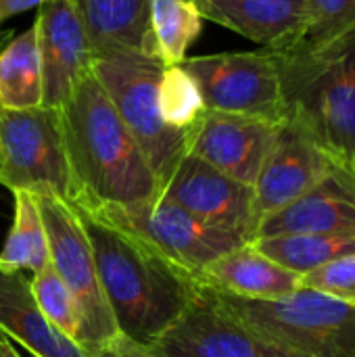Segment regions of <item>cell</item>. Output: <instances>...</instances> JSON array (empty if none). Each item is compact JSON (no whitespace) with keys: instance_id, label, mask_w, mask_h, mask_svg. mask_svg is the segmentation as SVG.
Wrapping results in <instances>:
<instances>
[{"instance_id":"24","label":"cell","mask_w":355,"mask_h":357,"mask_svg":"<svg viewBox=\"0 0 355 357\" xmlns=\"http://www.w3.org/2000/svg\"><path fill=\"white\" fill-rule=\"evenodd\" d=\"M159 105L163 119L172 128L188 132L192 136L207 113L195 79L186 73L182 65L163 67L159 84Z\"/></svg>"},{"instance_id":"10","label":"cell","mask_w":355,"mask_h":357,"mask_svg":"<svg viewBox=\"0 0 355 357\" xmlns=\"http://www.w3.org/2000/svg\"><path fill=\"white\" fill-rule=\"evenodd\" d=\"M151 349L159 357H295L228 312L203 282Z\"/></svg>"},{"instance_id":"30","label":"cell","mask_w":355,"mask_h":357,"mask_svg":"<svg viewBox=\"0 0 355 357\" xmlns=\"http://www.w3.org/2000/svg\"><path fill=\"white\" fill-rule=\"evenodd\" d=\"M0 357H21L19 354H17V349H15L13 341H10V339H6L2 333H0Z\"/></svg>"},{"instance_id":"4","label":"cell","mask_w":355,"mask_h":357,"mask_svg":"<svg viewBox=\"0 0 355 357\" xmlns=\"http://www.w3.org/2000/svg\"><path fill=\"white\" fill-rule=\"evenodd\" d=\"M163 67L157 56L126 50L96 52L92 63L94 79L138 142L161 192L192 142V134L176 130L163 119L159 105Z\"/></svg>"},{"instance_id":"21","label":"cell","mask_w":355,"mask_h":357,"mask_svg":"<svg viewBox=\"0 0 355 357\" xmlns=\"http://www.w3.org/2000/svg\"><path fill=\"white\" fill-rule=\"evenodd\" d=\"M253 245L282 268L305 276L337 257L355 253V230L266 236L255 238Z\"/></svg>"},{"instance_id":"20","label":"cell","mask_w":355,"mask_h":357,"mask_svg":"<svg viewBox=\"0 0 355 357\" xmlns=\"http://www.w3.org/2000/svg\"><path fill=\"white\" fill-rule=\"evenodd\" d=\"M42 107V65L36 27L6 40L0 48V109Z\"/></svg>"},{"instance_id":"17","label":"cell","mask_w":355,"mask_h":357,"mask_svg":"<svg viewBox=\"0 0 355 357\" xmlns=\"http://www.w3.org/2000/svg\"><path fill=\"white\" fill-rule=\"evenodd\" d=\"M199 278L216 291L251 301L287 299L303 287L299 274L264 255L253 243L218 257Z\"/></svg>"},{"instance_id":"25","label":"cell","mask_w":355,"mask_h":357,"mask_svg":"<svg viewBox=\"0 0 355 357\" xmlns=\"http://www.w3.org/2000/svg\"><path fill=\"white\" fill-rule=\"evenodd\" d=\"M29 287H31V295H33L40 312L44 314V318L56 331H61L63 335H67L69 339L75 341L77 307H75L71 293L67 291V287L54 272L52 264H48L44 270L33 274V278L29 280Z\"/></svg>"},{"instance_id":"18","label":"cell","mask_w":355,"mask_h":357,"mask_svg":"<svg viewBox=\"0 0 355 357\" xmlns=\"http://www.w3.org/2000/svg\"><path fill=\"white\" fill-rule=\"evenodd\" d=\"M0 333L36 357H86L80 345L56 331L40 312L29 280L0 266Z\"/></svg>"},{"instance_id":"9","label":"cell","mask_w":355,"mask_h":357,"mask_svg":"<svg viewBox=\"0 0 355 357\" xmlns=\"http://www.w3.org/2000/svg\"><path fill=\"white\" fill-rule=\"evenodd\" d=\"M80 209V207H75ZM126 232H132L159 249L184 270L201 276V272L218 257L251 243L241 234L216 228L195 218L180 205L157 199L132 207L80 209Z\"/></svg>"},{"instance_id":"14","label":"cell","mask_w":355,"mask_h":357,"mask_svg":"<svg viewBox=\"0 0 355 357\" xmlns=\"http://www.w3.org/2000/svg\"><path fill=\"white\" fill-rule=\"evenodd\" d=\"M278 128L280 123L257 117L207 111L195 130L188 153L253 188Z\"/></svg>"},{"instance_id":"26","label":"cell","mask_w":355,"mask_h":357,"mask_svg":"<svg viewBox=\"0 0 355 357\" xmlns=\"http://www.w3.org/2000/svg\"><path fill=\"white\" fill-rule=\"evenodd\" d=\"M310 29L303 44H324L355 29V0H308Z\"/></svg>"},{"instance_id":"6","label":"cell","mask_w":355,"mask_h":357,"mask_svg":"<svg viewBox=\"0 0 355 357\" xmlns=\"http://www.w3.org/2000/svg\"><path fill=\"white\" fill-rule=\"evenodd\" d=\"M46 238L50 264L77 307L75 343L86 357L113 345L121 335L107 303L94 253L77 211L54 197H36Z\"/></svg>"},{"instance_id":"7","label":"cell","mask_w":355,"mask_h":357,"mask_svg":"<svg viewBox=\"0 0 355 357\" xmlns=\"http://www.w3.org/2000/svg\"><path fill=\"white\" fill-rule=\"evenodd\" d=\"M0 184L10 192L23 190L73 203V178L59 109H0Z\"/></svg>"},{"instance_id":"23","label":"cell","mask_w":355,"mask_h":357,"mask_svg":"<svg viewBox=\"0 0 355 357\" xmlns=\"http://www.w3.org/2000/svg\"><path fill=\"white\" fill-rule=\"evenodd\" d=\"M149 25L155 56L180 65L203 31V17L192 0H149Z\"/></svg>"},{"instance_id":"2","label":"cell","mask_w":355,"mask_h":357,"mask_svg":"<svg viewBox=\"0 0 355 357\" xmlns=\"http://www.w3.org/2000/svg\"><path fill=\"white\" fill-rule=\"evenodd\" d=\"M59 111L73 178V207H132L161 197L146 157L92 73Z\"/></svg>"},{"instance_id":"22","label":"cell","mask_w":355,"mask_h":357,"mask_svg":"<svg viewBox=\"0 0 355 357\" xmlns=\"http://www.w3.org/2000/svg\"><path fill=\"white\" fill-rule=\"evenodd\" d=\"M13 226L6 234V243L0 251V266L13 272L38 274L50 264L48 238L42 222L38 201L31 192L17 190Z\"/></svg>"},{"instance_id":"5","label":"cell","mask_w":355,"mask_h":357,"mask_svg":"<svg viewBox=\"0 0 355 357\" xmlns=\"http://www.w3.org/2000/svg\"><path fill=\"white\" fill-rule=\"evenodd\" d=\"M213 293L228 312L291 356L355 357L354 303L303 287L278 301H251L216 289Z\"/></svg>"},{"instance_id":"3","label":"cell","mask_w":355,"mask_h":357,"mask_svg":"<svg viewBox=\"0 0 355 357\" xmlns=\"http://www.w3.org/2000/svg\"><path fill=\"white\" fill-rule=\"evenodd\" d=\"M287 119L303 126L335 165L355 174V29L278 52Z\"/></svg>"},{"instance_id":"16","label":"cell","mask_w":355,"mask_h":357,"mask_svg":"<svg viewBox=\"0 0 355 357\" xmlns=\"http://www.w3.org/2000/svg\"><path fill=\"white\" fill-rule=\"evenodd\" d=\"M345 230H355V174L335 165L312 190L262 218L255 238Z\"/></svg>"},{"instance_id":"8","label":"cell","mask_w":355,"mask_h":357,"mask_svg":"<svg viewBox=\"0 0 355 357\" xmlns=\"http://www.w3.org/2000/svg\"><path fill=\"white\" fill-rule=\"evenodd\" d=\"M180 65L195 79L207 111L287 121L278 52L262 48L186 56Z\"/></svg>"},{"instance_id":"11","label":"cell","mask_w":355,"mask_h":357,"mask_svg":"<svg viewBox=\"0 0 355 357\" xmlns=\"http://www.w3.org/2000/svg\"><path fill=\"white\" fill-rule=\"evenodd\" d=\"M159 199L172 201L209 226L255 241L259 218L253 188L228 178L203 159L186 155Z\"/></svg>"},{"instance_id":"12","label":"cell","mask_w":355,"mask_h":357,"mask_svg":"<svg viewBox=\"0 0 355 357\" xmlns=\"http://www.w3.org/2000/svg\"><path fill=\"white\" fill-rule=\"evenodd\" d=\"M33 27L42 65V107L61 109L92 73L96 50L71 0L44 2Z\"/></svg>"},{"instance_id":"19","label":"cell","mask_w":355,"mask_h":357,"mask_svg":"<svg viewBox=\"0 0 355 357\" xmlns=\"http://www.w3.org/2000/svg\"><path fill=\"white\" fill-rule=\"evenodd\" d=\"M96 52L126 50L155 56L149 0H71Z\"/></svg>"},{"instance_id":"29","label":"cell","mask_w":355,"mask_h":357,"mask_svg":"<svg viewBox=\"0 0 355 357\" xmlns=\"http://www.w3.org/2000/svg\"><path fill=\"white\" fill-rule=\"evenodd\" d=\"M44 2H48V0H0V25H2V21L15 17L19 13L40 8Z\"/></svg>"},{"instance_id":"27","label":"cell","mask_w":355,"mask_h":357,"mask_svg":"<svg viewBox=\"0 0 355 357\" xmlns=\"http://www.w3.org/2000/svg\"><path fill=\"white\" fill-rule=\"evenodd\" d=\"M303 289H312L337 301L355 305V253L337 257L305 276H301Z\"/></svg>"},{"instance_id":"32","label":"cell","mask_w":355,"mask_h":357,"mask_svg":"<svg viewBox=\"0 0 355 357\" xmlns=\"http://www.w3.org/2000/svg\"><path fill=\"white\" fill-rule=\"evenodd\" d=\"M0 161H2V159H0Z\"/></svg>"},{"instance_id":"13","label":"cell","mask_w":355,"mask_h":357,"mask_svg":"<svg viewBox=\"0 0 355 357\" xmlns=\"http://www.w3.org/2000/svg\"><path fill=\"white\" fill-rule=\"evenodd\" d=\"M333 167L335 161L303 126L293 119L282 121L253 184L257 218L293 203L322 182Z\"/></svg>"},{"instance_id":"15","label":"cell","mask_w":355,"mask_h":357,"mask_svg":"<svg viewBox=\"0 0 355 357\" xmlns=\"http://www.w3.org/2000/svg\"><path fill=\"white\" fill-rule=\"evenodd\" d=\"M203 19L224 25L266 50L287 52L310 29L308 0H192Z\"/></svg>"},{"instance_id":"31","label":"cell","mask_w":355,"mask_h":357,"mask_svg":"<svg viewBox=\"0 0 355 357\" xmlns=\"http://www.w3.org/2000/svg\"><path fill=\"white\" fill-rule=\"evenodd\" d=\"M6 40H8V33H6V31H0V48H2V44H4Z\"/></svg>"},{"instance_id":"1","label":"cell","mask_w":355,"mask_h":357,"mask_svg":"<svg viewBox=\"0 0 355 357\" xmlns=\"http://www.w3.org/2000/svg\"><path fill=\"white\" fill-rule=\"evenodd\" d=\"M75 211L88 234L119 335L136 345L153 347L192 301L201 278L140 236Z\"/></svg>"},{"instance_id":"28","label":"cell","mask_w":355,"mask_h":357,"mask_svg":"<svg viewBox=\"0 0 355 357\" xmlns=\"http://www.w3.org/2000/svg\"><path fill=\"white\" fill-rule=\"evenodd\" d=\"M92 357H159L151 347H142V345H136L123 337H119L113 345H109L107 349L98 351L96 356Z\"/></svg>"}]
</instances>
